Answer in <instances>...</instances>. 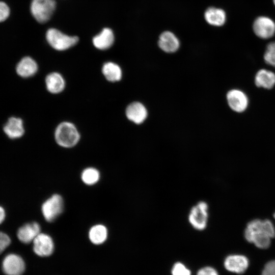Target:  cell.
I'll return each instance as SVG.
<instances>
[{
	"mask_svg": "<svg viewBox=\"0 0 275 275\" xmlns=\"http://www.w3.org/2000/svg\"><path fill=\"white\" fill-rule=\"evenodd\" d=\"M275 236V229L268 219H256L250 222L244 231V237L249 242L254 243L260 249H267L270 240Z\"/></svg>",
	"mask_w": 275,
	"mask_h": 275,
	"instance_id": "6da1fadb",
	"label": "cell"
},
{
	"mask_svg": "<svg viewBox=\"0 0 275 275\" xmlns=\"http://www.w3.org/2000/svg\"><path fill=\"white\" fill-rule=\"evenodd\" d=\"M57 143L64 148H71L79 142L80 134L72 123L64 122L57 127L54 133Z\"/></svg>",
	"mask_w": 275,
	"mask_h": 275,
	"instance_id": "7a4b0ae2",
	"label": "cell"
},
{
	"mask_svg": "<svg viewBox=\"0 0 275 275\" xmlns=\"http://www.w3.org/2000/svg\"><path fill=\"white\" fill-rule=\"evenodd\" d=\"M208 210V204L203 201L198 202L191 208L188 221L193 228L198 231L206 228L209 219Z\"/></svg>",
	"mask_w": 275,
	"mask_h": 275,
	"instance_id": "3957f363",
	"label": "cell"
},
{
	"mask_svg": "<svg viewBox=\"0 0 275 275\" xmlns=\"http://www.w3.org/2000/svg\"><path fill=\"white\" fill-rule=\"evenodd\" d=\"M64 200L59 194H55L47 199L42 204L41 212L44 218L52 222L63 212Z\"/></svg>",
	"mask_w": 275,
	"mask_h": 275,
	"instance_id": "277c9868",
	"label": "cell"
},
{
	"mask_svg": "<svg viewBox=\"0 0 275 275\" xmlns=\"http://www.w3.org/2000/svg\"><path fill=\"white\" fill-rule=\"evenodd\" d=\"M46 37L50 45L58 50L67 49L75 45L78 41L77 37L68 36L53 28L47 31Z\"/></svg>",
	"mask_w": 275,
	"mask_h": 275,
	"instance_id": "5b68a950",
	"label": "cell"
},
{
	"mask_svg": "<svg viewBox=\"0 0 275 275\" xmlns=\"http://www.w3.org/2000/svg\"><path fill=\"white\" fill-rule=\"evenodd\" d=\"M56 8L54 0H33L31 11L35 19L40 23L49 20Z\"/></svg>",
	"mask_w": 275,
	"mask_h": 275,
	"instance_id": "8992f818",
	"label": "cell"
},
{
	"mask_svg": "<svg viewBox=\"0 0 275 275\" xmlns=\"http://www.w3.org/2000/svg\"><path fill=\"white\" fill-rule=\"evenodd\" d=\"M2 268L6 275H22L25 270V264L21 256L10 253L3 259Z\"/></svg>",
	"mask_w": 275,
	"mask_h": 275,
	"instance_id": "52a82bcc",
	"label": "cell"
},
{
	"mask_svg": "<svg viewBox=\"0 0 275 275\" xmlns=\"http://www.w3.org/2000/svg\"><path fill=\"white\" fill-rule=\"evenodd\" d=\"M32 242L33 251L38 256H49L53 252V241L51 237L47 234L41 232Z\"/></svg>",
	"mask_w": 275,
	"mask_h": 275,
	"instance_id": "ba28073f",
	"label": "cell"
},
{
	"mask_svg": "<svg viewBox=\"0 0 275 275\" xmlns=\"http://www.w3.org/2000/svg\"><path fill=\"white\" fill-rule=\"evenodd\" d=\"M253 30L258 37L262 39H268L275 33V23L269 17L260 16L255 20Z\"/></svg>",
	"mask_w": 275,
	"mask_h": 275,
	"instance_id": "9c48e42d",
	"label": "cell"
},
{
	"mask_svg": "<svg viewBox=\"0 0 275 275\" xmlns=\"http://www.w3.org/2000/svg\"><path fill=\"white\" fill-rule=\"evenodd\" d=\"M227 99L230 107L237 113L243 112L248 105L247 96L239 90L233 89L229 91L227 94Z\"/></svg>",
	"mask_w": 275,
	"mask_h": 275,
	"instance_id": "30bf717a",
	"label": "cell"
},
{
	"mask_svg": "<svg viewBox=\"0 0 275 275\" xmlns=\"http://www.w3.org/2000/svg\"><path fill=\"white\" fill-rule=\"evenodd\" d=\"M41 233V227L37 222L26 223L20 227L17 232V237L22 243L28 244L33 241Z\"/></svg>",
	"mask_w": 275,
	"mask_h": 275,
	"instance_id": "8fae6325",
	"label": "cell"
},
{
	"mask_svg": "<svg viewBox=\"0 0 275 275\" xmlns=\"http://www.w3.org/2000/svg\"><path fill=\"white\" fill-rule=\"evenodd\" d=\"M224 266L229 271L237 273H243L249 266L247 258L240 255H232L228 256L225 261Z\"/></svg>",
	"mask_w": 275,
	"mask_h": 275,
	"instance_id": "7c38bea8",
	"label": "cell"
},
{
	"mask_svg": "<svg viewBox=\"0 0 275 275\" xmlns=\"http://www.w3.org/2000/svg\"><path fill=\"white\" fill-rule=\"evenodd\" d=\"M127 118L135 124L143 123L147 118V111L140 102H134L130 104L126 109Z\"/></svg>",
	"mask_w": 275,
	"mask_h": 275,
	"instance_id": "4fadbf2b",
	"label": "cell"
},
{
	"mask_svg": "<svg viewBox=\"0 0 275 275\" xmlns=\"http://www.w3.org/2000/svg\"><path fill=\"white\" fill-rule=\"evenodd\" d=\"M158 45L164 51L171 53L178 50L180 43L174 34L170 32H164L159 37Z\"/></svg>",
	"mask_w": 275,
	"mask_h": 275,
	"instance_id": "5bb4252c",
	"label": "cell"
},
{
	"mask_svg": "<svg viewBox=\"0 0 275 275\" xmlns=\"http://www.w3.org/2000/svg\"><path fill=\"white\" fill-rule=\"evenodd\" d=\"M4 131L9 138H20L24 132L22 120L18 118H10L4 127Z\"/></svg>",
	"mask_w": 275,
	"mask_h": 275,
	"instance_id": "9a60e30c",
	"label": "cell"
},
{
	"mask_svg": "<svg viewBox=\"0 0 275 275\" xmlns=\"http://www.w3.org/2000/svg\"><path fill=\"white\" fill-rule=\"evenodd\" d=\"M114 41L113 31L109 28H104L100 34L93 39V43L99 49L104 50L112 46Z\"/></svg>",
	"mask_w": 275,
	"mask_h": 275,
	"instance_id": "2e32d148",
	"label": "cell"
},
{
	"mask_svg": "<svg viewBox=\"0 0 275 275\" xmlns=\"http://www.w3.org/2000/svg\"><path fill=\"white\" fill-rule=\"evenodd\" d=\"M38 70L36 62L32 58L25 57L22 58L16 66L17 73L23 77H28L34 75Z\"/></svg>",
	"mask_w": 275,
	"mask_h": 275,
	"instance_id": "e0dca14e",
	"label": "cell"
},
{
	"mask_svg": "<svg viewBox=\"0 0 275 275\" xmlns=\"http://www.w3.org/2000/svg\"><path fill=\"white\" fill-rule=\"evenodd\" d=\"M108 236V230L105 226L101 224L93 225L89 229L88 237L90 241L96 245L104 243Z\"/></svg>",
	"mask_w": 275,
	"mask_h": 275,
	"instance_id": "ac0fdd59",
	"label": "cell"
},
{
	"mask_svg": "<svg viewBox=\"0 0 275 275\" xmlns=\"http://www.w3.org/2000/svg\"><path fill=\"white\" fill-rule=\"evenodd\" d=\"M255 82L258 87L271 89L275 85V74L272 71L262 69L256 73Z\"/></svg>",
	"mask_w": 275,
	"mask_h": 275,
	"instance_id": "d6986e66",
	"label": "cell"
},
{
	"mask_svg": "<svg viewBox=\"0 0 275 275\" xmlns=\"http://www.w3.org/2000/svg\"><path fill=\"white\" fill-rule=\"evenodd\" d=\"M45 83L48 91L53 94L62 92L65 85L63 77L57 72L49 74L46 77Z\"/></svg>",
	"mask_w": 275,
	"mask_h": 275,
	"instance_id": "ffe728a7",
	"label": "cell"
},
{
	"mask_svg": "<svg viewBox=\"0 0 275 275\" xmlns=\"http://www.w3.org/2000/svg\"><path fill=\"white\" fill-rule=\"evenodd\" d=\"M205 18L209 24L219 26L225 23L226 15L222 9L211 7L205 11Z\"/></svg>",
	"mask_w": 275,
	"mask_h": 275,
	"instance_id": "44dd1931",
	"label": "cell"
},
{
	"mask_svg": "<svg viewBox=\"0 0 275 275\" xmlns=\"http://www.w3.org/2000/svg\"><path fill=\"white\" fill-rule=\"evenodd\" d=\"M102 71L106 79L112 82L119 81L122 77L120 67L113 62L105 63L102 67Z\"/></svg>",
	"mask_w": 275,
	"mask_h": 275,
	"instance_id": "7402d4cb",
	"label": "cell"
},
{
	"mask_svg": "<svg viewBox=\"0 0 275 275\" xmlns=\"http://www.w3.org/2000/svg\"><path fill=\"white\" fill-rule=\"evenodd\" d=\"M81 180L87 185L91 186L96 184L100 178V173L98 170L94 167H88L81 173Z\"/></svg>",
	"mask_w": 275,
	"mask_h": 275,
	"instance_id": "603a6c76",
	"label": "cell"
},
{
	"mask_svg": "<svg viewBox=\"0 0 275 275\" xmlns=\"http://www.w3.org/2000/svg\"><path fill=\"white\" fill-rule=\"evenodd\" d=\"M264 59L267 64L275 67V42H271L267 45Z\"/></svg>",
	"mask_w": 275,
	"mask_h": 275,
	"instance_id": "cb8c5ba5",
	"label": "cell"
},
{
	"mask_svg": "<svg viewBox=\"0 0 275 275\" xmlns=\"http://www.w3.org/2000/svg\"><path fill=\"white\" fill-rule=\"evenodd\" d=\"M172 275H191L190 271L182 263L177 262L172 269Z\"/></svg>",
	"mask_w": 275,
	"mask_h": 275,
	"instance_id": "d4e9b609",
	"label": "cell"
},
{
	"mask_svg": "<svg viewBox=\"0 0 275 275\" xmlns=\"http://www.w3.org/2000/svg\"><path fill=\"white\" fill-rule=\"evenodd\" d=\"M11 243L9 236L3 232L0 231V254L7 248Z\"/></svg>",
	"mask_w": 275,
	"mask_h": 275,
	"instance_id": "484cf974",
	"label": "cell"
},
{
	"mask_svg": "<svg viewBox=\"0 0 275 275\" xmlns=\"http://www.w3.org/2000/svg\"><path fill=\"white\" fill-rule=\"evenodd\" d=\"M10 9L4 2L0 1V22L5 20L9 16Z\"/></svg>",
	"mask_w": 275,
	"mask_h": 275,
	"instance_id": "4316f807",
	"label": "cell"
},
{
	"mask_svg": "<svg viewBox=\"0 0 275 275\" xmlns=\"http://www.w3.org/2000/svg\"><path fill=\"white\" fill-rule=\"evenodd\" d=\"M261 275H275V260L265 265Z\"/></svg>",
	"mask_w": 275,
	"mask_h": 275,
	"instance_id": "83f0119b",
	"label": "cell"
},
{
	"mask_svg": "<svg viewBox=\"0 0 275 275\" xmlns=\"http://www.w3.org/2000/svg\"><path fill=\"white\" fill-rule=\"evenodd\" d=\"M197 275H218V274L215 269L208 266L200 269Z\"/></svg>",
	"mask_w": 275,
	"mask_h": 275,
	"instance_id": "f1b7e54d",
	"label": "cell"
},
{
	"mask_svg": "<svg viewBox=\"0 0 275 275\" xmlns=\"http://www.w3.org/2000/svg\"><path fill=\"white\" fill-rule=\"evenodd\" d=\"M6 217V213L4 209L0 206V224L4 221Z\"/></svg>",
	"mask_w": 275,
	"mask_h": 275,
	"instance_id": "f546056e",
	"label": "cell"
},
{
	"mask_svg": "<svg viewBox=\"0 0 275 275\" xmlns=\"http://www.w3.org/2000/svg\"><path fill=\"white\" fill-rule=\"evenodd\" d=\"M273 3H274V4L275 5V0H273Z\"/></svg>",
	"mask_w": 275,
	"mask_h": 275,
	"instance_id": "4dcf8cb0",
	"label": "cell"
},
{
	"mask_svg": "<svg viewBox=\"0 0 275 275\" xmlns=\"http://www.w3.org/2000/svg\"><path fill=\"white\" fill-rule=\"evenodd\" d=\"M273 217H274V218H275V213H274V214H273Z\"/></svg>",
	"mask_w": 275,
	"mask_h": 275,
	"instance_id": "1f68e13d",
	"label": "cell"
}]
</instances>
